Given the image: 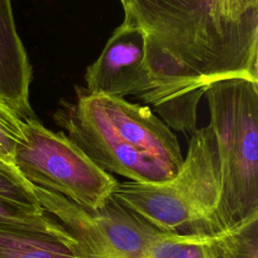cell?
<instances>
[{"label":"cell","mask_w":258,"mask_h":258,"mask_svg":"<svg viewBox=\"0 0 258 258\" xmlns=\"http://www.w3.org/2000/svg\"><path fill=\"white\" fill-rule=\"evenodd\" d=\"M22 137V120L0 101V158L13 163L15 147Z\"/></svg>","instance_id":"4fadbf2b"},{"label":"cell","mask_w":258,"mask_h":258,"mask_svg":"<svg viewBox=\"0 0 258 258\" xmlns=\"http://www.w3.org/2000/svg\"><path fill=\"white\" fill-rule=\"evenodd\" d=\"M209 6L214 18L235 22L258 9V0H209Z\"/></svg>","instance_id":"5bb4252c"},{"label":"cell","mask_w":258,"mask_h":258,"mask_svg":"<svg viewBox=\"0 0 258 258\" xmlns=\"http://www.w3.org/2000/svg\"><path fill=\"white\" fill-rule=\"evenodd\" d=\"M124 15L146 35L152 84L143 103L171 129L197 130V110L210 85L230 78L258 82V9L239 21L212 16L209 0H124Z\"/></svg>","instance_id":"6da1fadb"},{"label":"cell","mask_w":258,"mask_h":258,"mask_svg":"<svg viewBox=\"0 0 258 258\" xmlns=\"http://www.w3.org/2000/svg\"><path fill=\"white\" fill-rule=\"evenodd\" d=\"M13 163L31 184L86 210L104 206L118 183L64 132L47 129L35 116L22 120V137L15 147Z\"/></svg>","instance_id":"5b68a950"},{"label":"cell","mask_w":258,"mask_h":258,"mask_svg":"<svg viewBox=\"0 0 258 258\" xmlns=\"http://www.w3.org/2000/svg\"><path fill=\"white\" fill-rule=\"evenodd\" d=\"M222 177L215 135L208 125L189 136L183 162L160 182H118L112 197L160 231L183 235L223 232Z\"/></svg>","instance_id":"3957f363"},{"label":"cell","mask_w":258,"mask_h":258,"mask_svg":"<svg viewBox=\"0 0 258 258\" xmlns=\"http://www.w3.org/2000/svg\"><path fill=\"white\" fill-rule=\"evenodd\" d=\"M54 122L99 167L137 182H160L179 170L176 135L149 107L76 87L61 100Z\"/></svg>","instance_id":"7a4b0ae2"},{"label":"cell","mask_w":258,"mask_h":258,"mask_svg":"<svg viewBox=\"0 0 258 258\" xmlns=\"http://www.w3.org/2000/svg\"><path fill=\"white\" fill-rule=\"evenodd\" d=\"M0 258H79L74 240L54 220L45 226L0 225Z\"/></svg>","instance_id":"30bf717a"},{"label":"cell","mask_w":258,"mask_h":258,"mask_svg":"<svg viewBox=\"0 0 258 258\" xmlns=\"http://www.w3.org/2000/svg\"><path fill=\"white\" fill-rule=\"evenodd\" d=\"M222 177L223 231L258 213V82L216 81L205 94Z\"/></svg>","instance_id":"277c9868"},{"label":"cell","mask_w":258,"mask_h":258,"mask_svg":"<svg viewBox=\"0 0 258 258\" xmlns=\"http://www.w3.org/2000/svg\"><path fill=\"white\" fill-rule=\"evenodd\" d=\"M53 221L41 207L24 205L0 197V225L45 226Z\"/></svg>","instance_id":"7c38bea8"},{"label":"cell","mask_w":258,"mask_h":258,"mask_svg":"<svg viewBox=\"0 0 258 258\" xmlns=\"http://www.w3.org/2000/svg\"><path fill=\"white\" fill-rule=\"evenodd\" d=\"M33 188L43 211L73 238L79 258H145L165 233L113 197L99 209L86 210L56 192Z\"/></svg>","instance_id":"8992f818"},{"label":"cell","mask_w":258,"mask_h":258,"mask_svg":"<svg viewBox=\"0 0 258 258\" xmlns=\"http://www.w3.org/2000/svg\"><path fill=\"white\" fill-rule=\"evenodd\" d=\"M0 197L11 201L40 207L31 184L12 162L0 158Z\"/></svg>","instance_id":"8fae6325"},{"label":"cell","mask_w":258,"mask_h":258,"mask_svg":"<svg viewBox=\"0 0 258 258\" xmlns=\"http://www.w3.org/2000/svg\"><path fill=\"white\" fill-rule=\"evenodd\" d=\"M32 68L16 30L10 0H0V101L21 120L34 117L29 103Z\"/></svg>","instance_id":"9c48e42d"},{"label":"cell","mask_w":258,"mask_h":258,"mask_svg":"<svg viewBox=\"0 0 258 258\" xmlns=\"http://www.w3.org/2000/svg\"><path fill=\"white\" fill-rule=\"evenodd\" d=\"M85 83L91 94L133 96L142 102L149 95L152 84L146 63V35L130 17L124 15L99 57L87 68Z\"/></svg>","instance_id":"52a82bcc"},{"label":"cell","mask_w":258,"mask_h":258,"mask_svg":"<svg viewBox=\"0 0 258 258\" xmlns=\"http://www.w3.org/2000/svg\"><path fill=\"white\" fill-rule=\"evenodd\" d=\"M145 258H258V213L213 235L165 232Z\"/></svg>","instance_id":"ba28073f"},{"label":"cell","mask_w":258,"mask_h":258,"mask_svg":"<svg viewBox=\"0 0 258 258\" xmlns=\"http://www.w3.org/2000/svg\"><path fill=\"white\" fill-rule=\"evenodd\" d=\"M119 1H120V2H121V4H122V3H123V1H124V0H119Z\"/></svg>","instance_id":"9a60e30c"}]
</instances>
